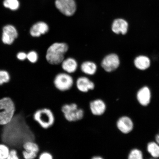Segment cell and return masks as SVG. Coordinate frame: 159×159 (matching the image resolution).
Returning a JSON list of instances; mask_svg holds the SVG:
<instances>
[{
  "instance_id": "484cf974",
  "label": "cell",
  "mask_w": 159,
  "mask_h": 159,
  "mask_svg": "<svg viewBox=\"0 0 159 159\" xmlns=\"http://www.w3.org/2000/svg\"><path fill=\"white\" fill-rule=\"evenodd\" d=\"M27 59L31 63H35L36 62L38 59V56L37 53L34 51L30 52L27 54Z\"/></svg>"
},
{
  "instance_id": "5b68a950",
  "label": "cell",
  "mask_w": 159,
  "mask_h": 159,
  "mask_svg": "<svg viewBox=\"0 0 159 159\" xmlns=\"http://www.w3.org/2000/svg\"><path fill=\"white\" fill-rule=\"evenodd\" d=\"M74 80L68 73H60L55 76L53 84L57 90L61 92L68 91L72 88Z\"/></svg>"
},
{
  "instance_id": "ffe728a7",
  "label": "cell",
  "mask_w": 159,
  "mask_h": 159,
  "mask_svg": "<svg viewBox=\"0 0 159 159\" xmlns=\"http://www.w3.org/2000/svg\"><path fill=\"white\" fill-rule=\"evenodd\" d=\"M3 109L15 111L14 103L11 98L9 97H5L0 99V110Z\"/></svg>"
},
{
  "instance_id": "44dd1931",
  "label": "cell",
  "mask_w": 159,
  "mask_h": 159,
  "mask_svg": "<svg viewBox=\"0 0 159 159\" xmlns=\"http://www.w3.org/2000/svg\"><path fill=\"white\" fill-rule=\"evenodd\" d=\"M23 148L25 151L38 153L39 148L38 145L32 141H28L23 144Z\"/></svg>"
},
{
  "instance_id": "3957f363",
  "label": "cell",
  "mask_w": 159,
  "mask_h": 159,
  "mask_svg": "<svg viewBox=\"0 0 159 159\" xmlns=\"http://www.w3.org/2000/svg\"><path fill=\"white\" fill-rule=\"evenodd\" d=\"M61 111L65 120L72 123L82 120L85 116V111L76 103H67L61 107Z\"/></svg>"
},
{
  "instance_id": "9a60e30c",
  "label": "cell",
  "mask_w": 159,
  "mask_h": 159,
  "mask_svg": "<svg viewBox=\"0 0 159 159\" xmlns=\"http://www.w3.org/2000/svg\"><path fill=\"white\" fill-rule=\"evenodd\" d=\"M62 69L69 74L74 73L77 67L76 61L72 58H68L63 60L62 62Z\"/></svg>"
},
{
  "instance_id": "9c48e42d",
  "label": "cell",
  "mask_w": 159,
  "mask_h": 159,
  "mask_svg": "<svg viewBox=\"0 0 159 159\" xmlns=\"http://www.w3.org/2000/svg\"><path fill=\"white\" fill-rule=\"evenodd\" d=\"M120 61L118 55L114 53L107 55L103 59L101 66L107 72H111L118 68Z\"/></svg>"
},
{
  "instance_id": "30bf717a",
  "label": "cell",
  "mask_w": 159,
  "mask_h": 159,
  "mask_svg": "<svg viewBox=\"0 0 159 159\" xmlns=\"http://www.w3.org/2000/svg\"><path fill=\"white\" fill-rule=\"evenodd\" d=\"M75 85L77 90L83 93H88L95 89L94 83L85 76L80 77L77 79Z\"/></svg>"
},
{
  "instance_id": "83f0119b",
  "label": "cell",
  "mask_w": 159,
  "mask_h": 159,
  "mask_svg": "<svg viewBox=\"0 0 159 159\" xmlns=\"http://www.w3.org/2000/svg\"><path fill=\"white\" fill-rule=\"evenodd\" d=\"M53 156L50 152H44L40 155L39 159H52Z\"/></svg>"
},
{
  "instance_id": "cb8c5ba5",
  "label": "cell",
  "mask_w": 159,
  "mask_h": 159,
  "mask_svg": "<svg viewBox=\"0 0 159 159\" xmlns=\"http://www.w3.org/2000/svg\"><path fill=\"white\" fill-rule=\"evenodd\" d=\"M8 147L4 144H0V159H7L9 153Z\"/></svg>"
},
{
  "instance_id": "5bb4252c",
  "label": "cell",
  "mask_w": 159,
  "mask_h": 159,
  "mask_svg": "<svg viewBox=\"0 0 159 159\" xmlns=\"http://www.w3.org/2000/svg\"><path fill=\"white\" fill-rule=\"evenodd\" d=\"M128 24L126 20L122 19H118L115 20L113 22L112 29L116 34L121 33L125 35L128 31Z\"/></svg>"
},
{
  "instance_id": "4dcf8cb0",
  "label": "cell",
  "mask_w": 159,
  "mask_h": 159,
  "mask_svg": "<svg viewBox=\"0 0 159 159\" xmlns=\"http://www.w3.org/2000/svg\"><path fill=\"white\" fill-rule=\"evenodd\" d=\"M155 141L159 144V131L158 134H156L155 136Z\"/></svg>"
},
{
  "instance_id": "6da1fadb",
  "label": "cell",
  "mask_w": 159,
  "mask_h": 159,
  "mask_svg": "<svg viewBox=\"0 0 159 159\" xmlns=\"http://www.w3.org/2000/svg\"><path fill=\"white\" fill-rule=\"evenodd\" d=\"M2 136L5 143L17 147L34 139V135L20 115L13 118L11 122L7 125Z\"/></svg>"
},
{
  "instance_id": "603a6c76",
  "label": "cell",
  "mask_w": 159,
  "mask_h": 159,
  "mask_svg": "<svg viewBox=\"0 0 159 159\" xmlns=\"http://www.w3.org/2000/svg\"><path fill=\"white\" fill-rule=\"evenodd\" d=\"M4 7L12 11H15L19 8V3L18 0H5L3 2Z\"/></svg>"
},
{
  "instance_id": "d4e9b609",
  "label": "cell",
  "mask_w": 159,
  "mask_h": 159,
  "mask_svg": "<svg viewBox=\"0 0 159 159\" xmlns=\"http://www.w3.org/2000/svg\"><path fill=\"white\" fill-rule=\"evenodd\" d=\"M10 76L9 73L5 70H0V85L8 82Z\"/></svg>"
},
{
  "instance_id": "1f68e13d",
  "label": "cell",
  "mask_w": 159,
  "mask_h": 159,
  "mask_svg": "<svg viewBox=\"0 0 159 159\" xmlns=\"http://www.w3.org/2000/svg\"><path fill=\"white\" fill-rule=\"evenodd\" d=\"M91 158L92 159H104V158L99 155H96V156H93Z\"/></svg>"
},
{
  "instance_id": "4fadbf2b",
  "label": "cell",
  "mask_w": 159,
  "mask_h": 159,
  "mask_svg": "<svg viewBox=\"0 0 159 159\" xmlns=\"http://www.w3.org/2000/svg\"><path fill=\"white\" fill-rule=\"evenodd\" d=\"M48 30V25L44 22L40 21L33 25L30 30V33L32 36L39 37L47 33Z\"/></svg>"
},
{
  "instance_id": "7c38bea8",
  "label": "cell",
  "mask_w": 159,
  "mask_h": 159,
  "mask_svg": "<svg viewBox=\"0 0 159 159\" xmlns=\"http://www.w3.org/2000/svg\"><path fill=\"white\" fill-rule=\"evenodd\" d=\"M17 36V31L13 26L7 25L3 27L2 39L5 44H11Z\"/></svg>"
},
{
  "instance_id": "7402d4cb",
  "label": "cell",
  "mask_w": 159,
  "mask_h": 159,
  "mask_svg": "<svg viewBox=\"0 0 159 159\" xmlns=\"http://www.w3.org/2000/svg\"><path fill=\"white\" fill-rule=\"evenodd\" d=\"M128 159H143V154L142 151L137 148L131 150L128 155Z\"/></svg>"
},
{
  "instance_id": "52a82bcc",
  "label": "cell",
  "mask_w": 159,
  "mask_h": 159,
  "mask_svg": "<svg viewBox=\"0 0 159 159\" xmlns=\"http://www.w3.org/2000/svg\"><path fill=\"white\" fill-rule=\"evenodd\" d=\"M116 126L119 132L124 134H130L134 128L132 119L126 115L121 116L117 119Z\"/></svg>"
},
{
  "instance_id": "4316f807",
  "label": "cell",
  "mask_w": 159,
  "mask_h": 159,
  "mask_svg": "<svg viewBox=\"0 0 159 159\" xmlns=\"http://www.w3.org/2000/svg\"><path fill=\"white\" fill-rule=\"evenodd\" d=\"M36 153L25 151L23 152V154L25 158L26 159H33L37 156Z\"/></svg>"
},
{
  "instance_id": "8992f818",
  "label": "cell",
  "mask_w": 159,
  "mask_h": 159,
  "mask_svg": "<svg viewBox=\"0 0 159 159\" xmlns=\"http://www.w3.org/2000/svg\"><path fill=\"white\" fill-rule=\"evenodd\" d=\"M56 7L63 14L71 16L74 15L76 10L75 0H56Z\"/></svg>"
},
{
  "instance_id": "ba28073f",
  "label": "cell",
  "mask_w": 159,
  "mask_h": 159,
  "mask_svg": "<svg viewBox=\"0 0 159 159\" xmlns=\"http://www.w3.org/2000/svg\"><path fill=\"white\" fill-rule=\"evenodd\" d=\"M89 108L91 114L95 116H101L106 112L107 106L106 102L101 98H96L89 102Z\"/></svg>"
},
{
  "instance_id": "277c9868",
  "label": "cell",
  "mask_w": 159,
  "mask_h": 159,
  "mask_svg": "<svg viewBox=\"0 0 159 159\" xmlns=\"http://www.w3.org/2000/svg\"><path fill=\"white\" fill-rule=\"evenodd\" d=\"M34 119L42 128L45 129L52 127L55 122L54 113L48 108L39 109L36 111L34 115Z\"/></svg>"
},
{
  "instance_id": "f1b7e54d",
  "label": "cell",
  "mask_w": 159,
  "mask_h": 159,
  "mask_svg": "<svg viewBox=\"0 0 159 159\" xmlns=\"http://www.w3.org/2000/svg\"><path fill=\"white\" fill-rule=\"evenodd\" d=\"M17 155L16 151L15 150H11L9 152L8 159H19Z\"/></svg>"
},
{
  "instance_id": "d6986e66",
  "label": "cell",
  "mask_w": 159,
  "mask_h": 159,
  "mask_svg": "<svg viewBox=\"0 0 159 159\" xmlns=\"http://www.w3.org/2000/svg\"><path fill=\"white\" fill-rule=\"evenodd\" d=\"M147 150L152 158H159V144L156 141L148 143L147 146Z\"/></svg>"
},
{
  "instance_id": "f546056e",
  "label": "cell",
  "mask_w": 159,
  "mask_h": 159,
  "mask_svg": "<svg viewBox=\"0 0 159 159\" xmlns=\"http://www.w3.org/2000/svg\"><path fill=\"white\" fill-rule=\"evenodd\" d=\"M17 57L20 60L23 61L27 58V54L25 52H20L18 53Z\"/></svg>"
},
{
  "instance_id": "e0dca14e",
  "label": "cell",
  "mask_w": 159,
  "mask_h": 159,
  "mask_svg": "<svg viewBox=\"0 0 159 159\" xmlns=\"http://www.w3.org/2000/svg\"><path fill=\"white\" fill-rule=\"evenodd\" d=\"M2 110L4 111L0 112V125H7L12 120L15 111L7 109Z\"/></svg>"
},
{
  "instance_id": "2e32d148",
  "label": "cell",
  "mask_w": 159,
  "mask_h": 159,
  "mask_svg": "<svg viewBox=\"0 0 159 159\" xmlns=\"http://www.w3.org/2000/svg\"><path fill=\"white\" fill-rule=\"evenodd\" d=\"M134 64L137 69L144 70L150 66V59L144 56H140L135 59Z\"/></svg>"
},
{
  "instance_id": "8fae6325",
  "label": "cell",
  "mask_w": 159,
  "mask_h": 159,
  "mask_svg": "<svg viewBox=\"0 0 159 159\" xmlns=\"http://www.w3.org/2000/svg\"><path fill=\"white\" fill-rule=\"evenodd\" d=\"M136 99L141 106L147 107L150 104L152 99V92L148 86H144L137 91Z\"/></svg>"
},
{
  "instance_id": "ac0fdd59",
  "label": "cell",
  "mask_w": 159,
  "mask_h": 159,
  "mask_svg": "<svg viewBox=\"0 0 159 159\" xmlns=\"http://www.w3.org/2000/svg\"><path fill=\"white\" fill-rule=\"evenodd\" d=\"M81 67L82 72L88 75H94L97 70L96 64L91 61H85L81 65Z\"/></svg>"
},
{
  "instance_id": "7a4b0ae2",
  "label": "cell",
  "mask_w": 159,
  "mask_h": 159,
  "mask_svg": "<svg viewBox=\"0 0 159 159\" xmlns=\"http://www.w3.org/2000/svg\"><path fill=\"white\" fill-rule=\"evenodd\" d=\"M68 49V45L65 43H53L47 50L46 58L50 64L57 65L62 63L64 55Z\"/></svg>"
}]
</instances>
